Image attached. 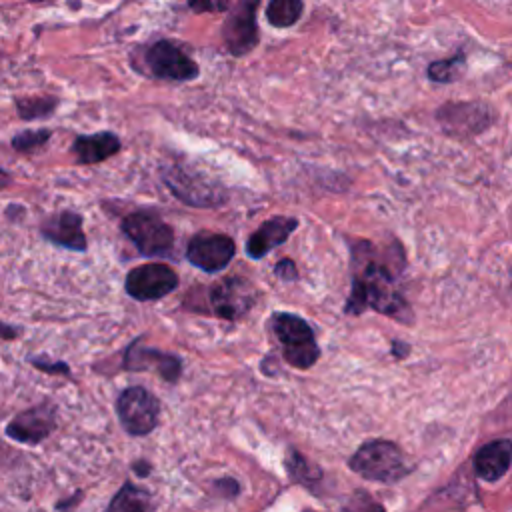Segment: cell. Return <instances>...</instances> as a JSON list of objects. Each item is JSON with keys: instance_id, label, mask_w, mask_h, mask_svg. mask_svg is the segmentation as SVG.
Wrapping results in <instances>:
<instances>
[{"instance_id": "obj_3", "label": "cell", "mask_w": 512, "mask_h": 512, "mask_svg": "<svg viewBox=\"0 0 512 512\" xmlns=\"http://www.w3.org/2000/svg\"><path fill=\"white\" fill-rule=\"evenodd\" d=\"M348 466L358 476L384 484L398 482L408 474L402 450L394 442L382 438L368 440L358 446V450L350 456Z\"/></svg>"}, {"instance_id": "obj_10", "label": "cell", "mask_w": 512, "mask_h": 512, "mask_svg": "<svg viewBox=\"0 0 512 512\" xmlns=\"http://www.w3.org/2000/svg\"><path fill=\"white\" fill-rule=\"evenodd\" d=\"M236 244L226 234L198 232L186 246V258L204 272H220L234 258Z\"/></svg>"}, {"instance_id": "obj_23", "label": "cell", "mask_w": 512, "mask_h": 512, "mask_svg": "<svg viewBox=\"0 0 512 512\" xmlns=\"http://www.w3.org/2000/svg\"><path fill=\"white\" fill-rule=\"evenodd\" d=\"M14 104L22 120H38V118L52 116L58 106V100L52 96H34V98H18L14 100Z\"/></svg>"}, {"instance_id": "obj_19", "label": "cell", "mask_w": 512, "mask_h": 512, "mask_svg": "<svg viewBox=\"0 0 512 512\" xmlns=\"http://www.w3.org/2000/svg\"><path fill=\"white\" fill-rule=\"evenodd\" d=\"M104 512H154V500L148 490L124 482Z\"/></svg>"}, {"instance_id": "obj_17", "label": "cell", "mask_w": 512, "mask_h": 512, "mask_svg": "<svg viewBox=\"0 0 512 512\" xmlns=\"http://www.w3.org/2000/svg\"><path fill=\"white\" fill-rule=\"evenodd\" d=\"M120 138L102 130L96 134H80L72 142V154L80 164H98L120 152Z\"/></svg>"}, {"instance_id": "obj_26", "label": "cell", "mask_w": 512, "mask_h": 512, "mask_svg": "<svg viewBox=\"0 0 512 512\" xmlns=\"http://www.w3.org/2000/svg\"><path fill=\"white\" fill-rule=\"evenodd\" d=\"M212 488H214L216 494L222 496V498H234V496H238V492H240V486H238V482H236L234 478H220V480H214V482H212Z\"/></svg>"}, {"instance_id": "obj_18", "label": "cell", "mask_w": 512, "mask_h": 512, "mask_svg": "<svg viewBox=\"0 0 512 512\" xmlns=\"http://www.w3.org/2000/svg\"><path fill=\"white\" fill-rule=\"evenodd\" d=\"M512 464V442L506 438L484 444L474 456V470L482 480H500Z\"/></svg>"}, {"instance_id": "obj_14", "label": "cell", "mask_w": 512, "mask_h": 512, "mask_svg": "<svg viewBox=\"0 0 512 512\" xmlns=\"http://www.w3.org/2000/svg\"><path fill=\"white\" fill-rule=\"evenodd\" d=\"M124 368L126 370H154L160 374L166 382H176L182 372V362L178 356L140 346V338L130 344V348L124 354Z\"/></svg>"}, {"instance_id": "obj_8", "label": "cell", "mask_w": 512, "mask_h": 512, "mask_svg": "<svg viewBox=\"0 0 512 512\" xmlns=\"http://www.w3.org/2000/svg\"><path fill=\"white\" fill-rule=\"evenodd\" d=\"M208 298L214 316L224 320H240L256 304V290L250 280L228 276L212 286Z\"/></svg>"}, {"instance_id": "obj_22", "label": "cell", "mask_w": 512, "mask_h": 512, "mask_svg": "<svg viewBox=\"0 0 512 512\" xmlns=\"http://www.w3.org/2000/svg\"><path fill=\"white\" fill-rule=\"evenodd\" d=\"M466 70V58L464 54H456L452 58H444V60H436L428 66L426 74L430 80L434 82H442V84H448V82H456Z\"/></svg>"}, {"instance_id": "obj_16", "label": "cell", "mask_w": 512, "mask_h": 512, "mask_svg": "<svg viewBox=\"0 0 512 512\" xmlns=\"http://www.w3.org/2000/svg\"><path fill=\"white\" fill-rule=\"evenodd\" d=\"M298 228L296 218L288 216H274L262 222V226L250 234L246 242V254L254 260L264 258L272 248L284 244L288 236Z\"/></svg>"}, {"instance_id": "obj_1", "label": "cell", "mask_w": 512, "mask_h": 512, "mask_svg": "<svg viewBox=\"0 0 512 512\" xmlns=\"http://www.w3.org/2000/svg\"><path fill=\"white\" fill-rule=\"evenodd\" d=\"M354 274L352 288L344 306L346 314H362L376 310L398 322L410 324L412 310L400 290L396 288V272L380 258V252L370 242H354Z\"/></svg>"}, {"instance_id": "obj_31", "label": "cell", "mask_w": 512, "mask_h": 512, "mask_svg": "<svg viewBox=\"0 0 512 512\" xmlns=\"http://www.w3.org/2000/svg\"><path fill=\"white\" fill-rule=\"evenodd\" d=\"M132 468H134V472H136L138 476H146V474L150 472V464L144 462V460H136V462L132 464Z\"/></svg>"}, {"instance_id": "obj_25", "label": "cell", "mask_w": 512, "mask_h": 512, "mask_svg": "<svg viewBox=\"0 0 512 512\" xmlns=\"http://www.w3.org/2000/svg\"><path fill=\"white\" fill-rule=\"evenodd\" d=\"M344 512H386L382 504H378L372 496L358 492L344 508Z\"/></svg>"}, {"instance_id": "obj_11", "label": "cell", "mask_w": 512, "mask_h": 512, "mask_svg": "<svg viewBox=\"0 0 512 512\" xmlns=\"http://www.w3.org/2000/svg\"><path fill=\"white\" fill-rule=\"evenodd\" d=\"M436 120L446 134L466 138L486 130L492 122V112L482 102H456L438 108Z\"/></svg>"}, {"instance_id": "obj_6", "label": "cell", "mask_w": 512, "mask_h": 512, "mask_svg": "<svg viewBox=\"0 0 512 512\" xmlns=\"http://www.w3.org/2000/svg\"><path fill=\"white\" fill-rule=\"evenodd\" d=\"M116 414L130 436H146L158 426L160 402L150 390L128 386L116 400Z\"/></svg>"}, {"instance_id": "obj_4", "label": "cell", "mask_w": 512, "mask_h": 512, "mask_svg": "<svg viewBox=\"0 0 512 512\" xmlns=\"http://www.w3.org/2000/svg\"><path fill=\"white\" fill-rule=\"evenodd\" d=\"M122 232L142 256H170L174 248V230L154 210L130 212L122 218Z\"/></svg>"}, {"instance_id": "obj_27", "label": "cell", "mask_w": 512, "mask_h": 512, "mask_svg": "<svg viewBox=\"0 0 512 512\" xmlns=\"http://www.w3.org/2000/svg\"><path fill=\"white\" fill-rule=\"evenodd\" d=\"M30 364L36 366L42 372H48V374H70L66 362H46V360H40V358H30Z\"/></svg>"}, {"instance_id": "obj_21", "label": "cell", "mask_w": 512, "mask_h": 512, "mask_svg": "<svg viewBox=\"0 0 512 512\" xmlns=\"http://www.w3.org/2000/svg\"><path fill=\"white\" fill-rule=\"evenodd\" d=\"M286 470L294 482L304 484L308 488H312L322 478V470L316 468L306 456H302L294 448H290L286 454Z\"/></svg>"}, {"instance_id": "obj_15", "label": "cell", "mask_w": 512, "mask_h": 512, "mask_svg": "<svg viewBox=\"0 0 512 512\" xmlns=\"http://www.w3.org/2000/svg\"><path fill=\"white\" fill-rule=\"evenodd\" d=\"M40 232L46 240L52 244H58L62 248L84 252L86 250V236L82 230V216L74 210H62L48 220L42 222Z\"/></svg>"}, {"instance_id": "obj_2", "label": "cell", "mask_w": 512, "mask_h": 512, "mask_svg": "<svg viewBox=\"0 0 512 512\" xmlns=\"http://www.w3.org/2000/svg\"><path fill=\"white\" fill-rule=\"evenodd\" d=\"M270 328L290 366L306 370L318 362L320 346L306 318L292 312H274L270 316Z\"/></svg>"}, {"instance_id": "obj_12", "label": "cell", "mask_w": 512, "mask_h": 512, "mask_svg": "<svg viewBox=\"0 0 512 512\" xmlns=\"http://www.w3.org/2000/svg\"><path fill=\"white\" fill-rule=\"evenodd\" d=\"M256 8L258 2H240L232 6V12L222 26V38L230 54L244 56L258 44Z\"/></svg>"}, {"instance_id": "obj_30", "label": "cell", "mask_w": 512, "mask_h": 512, "mask_svg": "<svg viewBox=\"0 0 512 512\" xmlns=\"http://www.w3.org/2000/svg\"><path fill=\"white\" fill-rule=\"evenodd\" d=\"M408 350H410V346H408V344L398 342V340H394V342H392V354H394L396 358H404V356L408 354Z\"/></svg>"}, {"instance_id": "obj_20", "label": "cell", "mask_w": 512, "mask_h": 512, "mask_svg": "<svg viewBox=\"0 0 512 512\" xmlns=\"http://www.w3.org/2000/svg\"><path fill=\"white\" fill-rule=\"evenodd\" d=\"M304 4L300 0H272L266 6V20L274 28H290L302 16Z\"/></svg>"}, {"instance_id": "obj_24", "label": "cell", "mask_w": 512, "mask_h": 512, "mask_svg": "<svg viewBox=\"0 0 512 512\" xmlns=\"http://www.w3.org/2000/svg\"><path fill=\"white\" fill-rule=\"evenodd\" d=\"M52 132L42 128V130H24L20 134H16L12 138V148L18 150V152H32V150H38L42 148L48 140H50Z\"/></svg>"}, {"instance_id": "obj_28", "label": "cell", "mask_w": 512, "mask_h": 512, "mask_svg": "<svg viewBox=\"0 0 512 512\" xmlns=\"http://www.w3.org/2000/svg\"><path fill=\"white\" fill-rule=\"evenodd\" d=\"M274 274H276L280 280H284V282H288V280H296V278H298L296 264H294L290 258L280 260V262L274 266Z\"/></svg>"}, {"instance_id": "obj_5", "label": "cell", "mask_w": 512, "mask_h": 512, "mask_svg": "<svg viewBox=\"0 0 512 512\" xmlns=\"http://www.w3.org/2000/svg\"><path fill=\"white\" fill-rule=\"evenodd\" d=\"M162 180L172 190L174 196H178L184 204H190V206L212 208V206H220L226 200L224 188L218 182L182 164H172L170 168H162Z\"/></svg>"}, {"instance_id": "obj_13", "label": "cell", "mask_w": 512, "mask_h": 512, "mask_svg": "<svg viewBox=\"0 0 512 512\" xmlns=\"http://www.w3.org/2000/svg\"><path fill=\"white\" fill-rule=\"evenodd\" d=\"M56 428V406L44 400L38 406H32L16 414L6 424V436L20 444H38L48 438Z\"/></svg>"}, {"instance_id": "obj_9", "label": "cell", "mask_w": 512, "mask_h": 512, "mask_svg": "<svg viewBox=\"0 0 512 512\" xmlns=\"http://www.w3.org/2000/svg\"><path fill=\"white\" fill-rule=\"evenodd\" d=\"M146 66L152 76L162 80L186 82L194 80L200 70L198 64L172 40H158L146 50Z\"/></svg>"}, {"instance_id": "obj_7", "label": "cell", "mask_w": 512, "mask_h": 512, "mask_svg": "<svg viewBox=\"0 0 512 512\" xmlns=\"http://www.w3.org/2000/svg\"><path fill=\"white\" fill-rule=\"evenodd\" d=\"M178 282V274L168 264L150 262L132 268L124 280V288L126 294L132 296L134 300L150 302L160 300L174 292L178 288Z\"/></svg>"}, {"instance_id": "obj_29", "label": "cell", "mask_w": 512, "mask_h": 512, "mask_svg": "<svg viewBox=\"0 0 512 512\" xmlns=\"http://www.w3.org/2000/svg\"><path fill=\"white\" fill-rule=\"evenodd\" d=\"M190 8L196 10V12H216V10H228V8H232V4H228V2H216V4L206 2V4H190Z\"/></svg>"}, {"instance_id": "obj_32", "label": "cell", "mask_w": 512, "mask_h": 512, "mask_svg": "<svg viewBox=\"0 0 512 512\" xmlns=\"http://www.w3.org/2000/svg\"><path fill=\"white\" fill-rule=\"evenodd\" d=\"M16 328H10L8 324H4L2 326V336H4V340H12V338H16Z\"/></svg>"}]
</instances>
